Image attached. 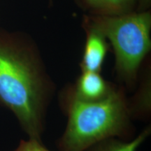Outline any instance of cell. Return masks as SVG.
Here are the masks:
<instances>
[{
  "label": "cell",
  "mask_w": 151,
  "mask_h": 151,
  "mask_svg": "<svg viewBox=\"0 0 151 151\" xmlns=\"http://www.w3.org/2000/svg\"><path fill=\"white\" fill-rule=\"evenodd\" d=\"M86 39L80 67L81 71L99 72L101 70L109 46L106 39L93 28L84 26Z\"/></svg>",
  "instance_id": "cell-5"
},
{
  "label": "cell",
  "mask_w": 151,
  "mask_h": 151,
  "mask_svg": "<svg viewBox=\"0 0 151 151\" xmlns=\"http://www.w3.org/2000/svg\"><path fill=\"white\" fill-rule=\"evenodd\" d=\"M55 91L35 41L0 28V105L14 115L29 139L42 141Z\"/></svg>",
  "instance_id": "cell-1"
},
{
  "label": "cell",
  "mask_w": 151,
  "mask_h": 151,
  "mask_svg": "<svg viewBox=\"0 0 151 151\" xmlns=\"http://www.w3.org/2000/svg\"><path fill=\"white\" fill-rule=\"evenodd\" d=\"M83 25L97 30L110 42L117 77L128 88L134 87L139 69L150 51V11L116 16L92 14L85 17Z\"/></svg>",
  "instance_id": "cell-3"
},
{
  "label": "cell",
  "mask_w": 151,
  "mask_h": 151,
  "mask_svg": "<svg viewBox=\"0 0 151 151\" xmlns=\"http://www.w3.org/2000/svg\"><path fill=\"white\" fill-rule=\"evenodd\" d=\"M60 104L67 122L57 141L58 151H85L108 138L132 139L134 127L123 87L115 86L108 97L97 101L78 99L69 87L60 94Z\"/></svg>",
  "instance_id": "cell-2"
},
{
  "label": "cell",
  "mask_w": 151,
  "mask_h": 151,
  "mask_svg": "<svg viewBox=\"0 0 151 151\" xmlns=\"http://www.w3.org/2000/svg\"><path fill=\"white\" fill-rule=\"evenodd\" d=\"M137 0H98L92 14L116 16L132 12Z\"/></svg>",
  "instance_id": "cell-8"
},
{
  "label": "cell",
  "mask_w": 151,
  "mask_h": 151,
  "mask_svg": "<svg viewBox=\"0 0 151 151\" xmlns=\"http://www.w3.org/2000/svg\"><path fill=\"white\" fill-rule=\"evenodd\" d=\"M150 73L148 69L139 86L137 93L128 99V106L132 118L134 120H148L151 113Z\"/></svg>",
  "instance_id": "cell-6"
},
{
  "label": "cell",
  "mask_w": 151,
  "mask_h": 151,
  "mask_svg": "<svg viewBox=\"0 0 151 151\" xmlns=\"http://www.w3.org/2000/svg\"><path fill=\"white\" fill-rule=\"evenodd\" d=\"M139 1V9L137 11H146V9L148 8L151 0H137Z\"/></svg>",
  "instance_id": "cell-11"
},
{
  "label": "cell",
  "mask_w": 151,
  "mask_h": 151,
  "mask_svg": "<svg viewBox=\"0 0 151 151\" xmlns=\"http://www.w3.org/2000/svg\"><path fill=\"white\" fill-rule=\"evenodd\" d=\"M14 151H50L43 144L42 141L29 139L21 140L18 146Z\"/></svg>",
  "instance_id": "cell-9"
},
{
  "label": "cell",
  "mask_w": 151,
  "mask_h": 151,
  "mask_svg": "<svg viewBox=\"0 0 151 151\" xmlns=\"http://www.w3.org/2000/svg\"><path fill=\"white\" fill-rule=\"evenodd\" d=\"M115 85L107 82L99 72L82 71L73 86H69L73 96L84 101H97L110 94Z\"/></svg>",
  "instance_id": "cell-4"
},
{
  "label": "cell",
  "mask_w": 151,
  "mask_h": 151,
  "mask_svg": "<svg viewBox=\"0 0 151 151\" xmlns=\"http://www.w3.org/2000/svg\"><path fill=\"white\" fill-rule=\"evenodd\" d=\"M78 1L80 2L81 6L86 9H90L92 11L95 8L98 2V0H78Z\"/></svg>",
  "instance_id": "cell-10"
},
{
  "label": "cell",
  "mask_w": 151,
  "mask_h": 151,
  "mask_svg": "<svg viewBox=\"0 0 151 151\" xmlns=\"http://www.w3.org/2000/svg\"><path fill=\"white\" fill-rule=\"evenodd\" d=\"M50 1H52V0H50Z\"/></svg>",
  "instance_id": "cell-12"
},
{
  "label": "cell",
  "mask_w": 151,
  "mask_h": 151,
  "mask_svg": "<svg viewBox=\"0 0 151 151\" xmlns=\"http://www.w3.org/2000/svg\"><path fill=\"white\" fill-rule=\"evenodd\" d=\"M150 125L147 126L137 137L131 140L118 138H108L99 141L85 151H137L142 143L150 137Z\"/></svg>",
  "instance_id": "cell-7"
}]
</instances>
